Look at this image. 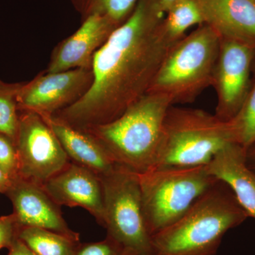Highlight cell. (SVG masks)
<instances>
[{
  "label": "cell",
  "mask_w": 255,
  "mask_h": 255,
  "mask_svg": "<svg viewBox=\"0 0 255 255\" xmlns=\"http://www.w3.org/2000/svg\"><path fill=\"white\" fill-rule=\"evenodd\" d=\"M231 121L238 144L247 148L255 142V74L241 110Z\"/></svg>",
  "instance_id": "21"
},
{
  "label": "cell",
  "mask_w": 255,
  "mask_h": 255,
  "mask_svg": "<svg viewBox=\"0 0 255 255\" xmlns=\"http://www.w3.org/2000/svg\"><path fill=\"white\" fill-rule=\"evenodd\" d=\"M18 176L43 185L70 162L59 140L38 114L19 112L14 140Z\"/></svg>",
  "instance_id": "8"
},
{
  "label": "cell",
  "mask_w": 255,
  "mask_h": 255,
  "mask_svg": "<svg viewBox=\"0 0 255 255\" xmlns=\"http://www.w3.org/2000/svg\"><path fill=\"white\" fill-rule=\"evenodd\" d=\"M232 143L238 142L231 121L225 122L206 111L172 105L164 119L152 168L206 166Z\"/></svg>",
  "instance_id": "4"
},
{
  "label": "cell",
  "mask_w": 255,
  "mask_h": 255,
  "mask_svg": "<svg viewBox=\"0 0 255 255\" xmlns=\"http://www.w3.org/2000/svg\"><path fill=\"white\" fill-rule=\"evenodd\" d=\"M105 197L107 236L117 240L136 255H153L152 236L142 211L139 175L116 164L100 176Z\"/></svg>",
  "instance_id": "7"
},
{
  "label": "cell",
  "mask_w": 255,
  "mask_h": 255,
  "mask_svg": "<svg viewBox=\"0 0 255 255\" xmlns=\"http://www.w3.org/2000/svg\"><path fill=\"white\" fill-rule=\"evenodd\" d=\"M75 255H136L117 240L107 236L97 243H80Z\"/></svg>",
  "instance_id": "22"
},
{
  "label": "cell",
  "mask_w": 255,
  "mask_h": 255,
  "mask_svg": "<svg viewBox=\"0 0 255 255\" xmlns=\"http://www.w3.org/2000/svg\"><path fill=\"white\" fill-rule=\"evenodd\" d=\"M20 227L43 228L80 241V234L70 229L60 206L41 184L17 177L11 179L6 191Z\"/></svg>",
  "instance_id": "12"
},
{
  "label": "cell",
  "mask_w": 255,
  "mask_h": 255,
  "mask_svg": "<svg viewBox=\"0 0 255 255\" xmlns=\"http://www.w3.org/2000/svg\"><path fill=\"white\" fill-rule=\"evenodd\" d=\"M0 168L10 179L18 176L17 152L14 140L0 132Z\"/></svg>",
  "instance_id": "23"
},
{
  "label": "cell",
  "mask_w": 255,
  "mask_h": 255,
  "mask_svg": "<svg viewBox=\"0 0 255 255\" xmlns=\"http://www.w3.org/2000/svg\"><path fill=\"white\" fill-rule=\"evenodd\" d=\"M202 23V15L196 0H178L163 18L164 29L175 41L182 39L189 28Z\"/></svg>",
  "instance_id": "18"
},
{
  "label": "cell",
  "mask_w": 255,
  "mask_h": 255,
  "mask_svg": "<svg viewBox=\"0 0 255 255\" xmlns=\"http://www.w3.org/2000/svg\"><path fill=\"white\" fill-rule=\"evenodd\" d=\"M19 225L14 214L0 217V249H9L18 238Z\"/></svg>",
  "instance_id": "24"
},
{
  "label": "cell",
  "mask_w": 255,
  "mask_h": 255,
  "mask_svg": "<svg viewBox=\"0 0 255 255\" xmlns=\"http://www.w3.org/2000/svg\"><path fill=\"white\" fill-rule=\"evenodd\" d=\"M42 186L58 206L85 209L100 226H105L103 185L93 171L70 161Z\"/></svg>",
  "instance_id": "11"
},
{
  "label": "cell",
  "mask_w": 255,
  "mask_h": 255,
  "mask_svg": "<svg viewBox=\"0 0 255 255\" xmlns=\"http://www.w3.org/2000/svg\"><path fill=\"white\" fill-rule=\"evenodd\" d=\"M118 26L100 15L83 20L71 36L55 46L45 71L60 73L73 69H92L94 57Z\"/></svg>",
  "instance_id": "13"
},
{
  "label": "cell",
  "mask_w": 255,
  "mask_h": 255,
  "mask_svg": "<svg viewBox=\"0 0 255 255\" xmlns=\"http://www.w3.org/2000/svg\"><path fill=\"white\" fill-rule=\"evenodd\" d=\"M138 175L142 211L151 236L181 219L219 180L206 166L152 168Z\"/></svg>",
  "instance_id": "6"
},
{
  "label": "cell",
  "mask_w": 255,
  "mask_h": 255,
  "mask_svg": "<svg viewBox=\"0 0 255 255\" xmlns=\"http://www.w3.org/2000/svg\"><path fill=\"white\" fill-rule=\"evenodd\" d=\"M246 162L255 176V142L246 148Z\"/></svg>",
  "instance_id": "26"
},
{
  "label": "cell",
  "mask_w": 255,
  "mask_h": 255,
  "mask_svg": "<svg viewBox=\"0 0 255 255\" xmlns=\"http://www.w3.org/2000/svg\"><path fill=\"white\" fill-rule=\"evenodd\" d=\"M92 81V69L41 72L31 81L22 82L17 96L18 111L41 117L55 115L83 97Z\"/></svg>",
  "instance_id": "10"
},
{
  "label": "cell",
  "mask_w": 255,
  "mask_h": 255,
  "mask_svg": "<svg viewBox=\"0 0 255 255\" xmlns=\"http://www.w3.org/2000/svg\"><path fill=\"white\" fill-rule=\"evenodd\" d=\"M172 105L167 96L147 92L115 120L84 130L103 144L116 163L144 173L155 165L164 119Z\"/></svg>",
  "instance_id": "3"
},
{
  "label": "cell",
  "mask_w": 255,
  "mask_h": 255,
  "mask_svg": "<svg viewBox=\"0 0 255 255\" xmlns=\"http://www.w3.org/2000/svg\"><path fill=\"white\" fill-rule=\"evenodd\" d=\"M204 23L221 38L255 47V3L253 0H196Z\"/></svg>",
  "instance_id": "14"
},
{
  "label": "cell",
  "mask_w": 255,
  "mask_h": 255,
  "mask_svg": "<svg viewBox=\"0 0 255 255\" xmlns=\"http://www.w3.org/2000/svg\"><path fill=\"white\" fill-rule=\"evenodd\" d=\"M11 182V179L0 168V194H6Z\"/></svg>",
  "instance_id": "27"
},
{
  "label": "cell",
  "mask_w": 255,
  "mask_h": 255,
  "mask_svg": "<svg viewBox=\"0 0 255 255\" xmlns=\"http://www.w3.org/2000/svg\"><path fill=\"white\" fill-rule=\"evenodd\" d=\"M18 238L36 255H75L80 244V241L39 228H21Z\"/></svg>",
  "instance_id": "17"
},
{
  "label": "cell",
  "mask_w": 255,
  "mask_h": 255,
  "mask_svg": "<svg viewBox=\"0 0 255 255\" xmlns=\"http://www.w3.org/2000/svg\"><path fill=\"white\" fill-rule=\"evenodd\" d=\"M41 117L72 162L90 169L100 177L110 172L117 164L103 144L90 132L71 127L53 116Z\"/></svg>",
  "instance_id": "15"
},
{
  "label": "cell",
  "mask_w": 255,
  "mask_h": 255,
  "mask_svg": "<svg viewBox=\"0 0 255 255\" xmlns=\"http://www.w3.org/2000/svg\"><path fill=\"white\" fill-rule=\"evenodd\" d=\"M249 217L218 180L181 219L152 236L153 255H215L223 236Z\"/></svg>",
  "instance_id": "2"
},
{
  "label": "cell",
  "mask_w": 255,
  "mask_h": 255,
  "mask_svg": "<svg viewBox=\"0 0 255 255\" xmlns=\"http://www.w3.org/2000/svg\"><path fill=\"white\" fill-rule=\"evenodd\" d=\"M211 176L226 183L249 217L255 219V176L246 162V148L230 144L206 165Z\"/></svg>",
  "instance_id": "16"
},
{
  "label": "cell",
  "mask_w": 255,
  "mask_h": 255,
  "mask_svg": "<svg viewBox=\"0 0 255 255\" xmlns=\"http://www.w3.org/2000/svg\"><path fill=\"white\" fill-rule=\"evenodd\" d=\"M138 0H71L83 20L91 15L108 18L116 26H121L131 14Z\"/></svg>",
  "instance_id": "19"
},
{
  "label": "cell",
  "mask_w": 255,
  "mask_h": 255,
  "mask_svg": "<svg viewBox=\"0 0 255 255\" xmlns=\"http://www.w3.org/2000/svg\"><path fill=\"white\" fill-rule=\"evenodd\" d=\"M178 0H157L159 9L165 14L167 10L171 7Z\"/></svg>",
  "instance_id": "28"
},
{
  "label": "cell",
  "mask_w": 255,
  "mask_h": 255,
  "mask_svg": "<svg viewBox=\"0 0 255 255\" xmlns=\"http://www.w3.org/2000/svg\"><path fill=\"white\" fill-rule=\"evenodd\" d=\"M7 255H36L19 238L16 239L9 249Z\"/></svg>",
  "instance_id": "25"
},
{
  "label": "cell",
  "mask_w": 255,
  "mask_h": 255,
  "mask_svg": "<svg viewBox=\"0 0 255 255\" xmlns=\"http://www.w3.org/2000/svg\"><path fill=\"white\" fill-rule=\"evenodd\" d=\"M253 1H254V2L255 3V0H253Z\"/></svg>",
  "instance_id": "29"
},
{
  "label": "cell",
  "mask_w": 255,
  "mask_h": 255,
  "mask_svg": "<svg viewBox=\"0 0 255 255\" xmlns=\"http://www.w3.org/2000/svg\"><path fill=\"white\" fill-rule=\"evenodd\" d=\"M255 47L221 38L212 86L217 95L215 115L225 122L232 120L246 100L252 85L251 70Z\"/></svg>",
  "instance_id": "9"
},
{
  "label": "cell",
  "mask_w": 255,
  "mask_h": 255,
  "mask_svg": "<svg viewBox=\"0 0 255 255\" xmlns=\"http://www.w3.org/2000/svg\"><path fill=\"white\" fill-rule=\"evenodd\" d=\"M21 85L22 83H8L0 80V132L14 141L19 121L17 96Z\"/></svg>",
  "instance_id": "20"
},
{
  "label": "cell",
  "mask_w": 255,
  "mask_h": 255,
  "mask_svg": "<svg viewBox=\"0 0 255 255\" xmlns=\"http://www.w3.org/2000/svg\"><path fill=\"white\" fill-rule=\"evenodd\" d=\"M164 16L157 0H138L130 16L96 53L88 91L53 117L84 130L115 120L145 95L177 42L164 29Z\"/></svg>",
  "instance_id": "1"
},
{
  "label": "cell",
  "mask_w": 255,
  "mask_h": 255,
  "mask_svg": "<svg viewBox=\"0 0 255 255\" xmlns=\"http://www.w3.org/2000/svg\"><path fill=\"white\" fill-rule=\"evenodd\" d=\"M220 45L212 28L199 25L169 50L147 92L167 96L173 105L194 102L212 85Z\"/></svg>",
  "instance_id": "5"
}]
</instances>
